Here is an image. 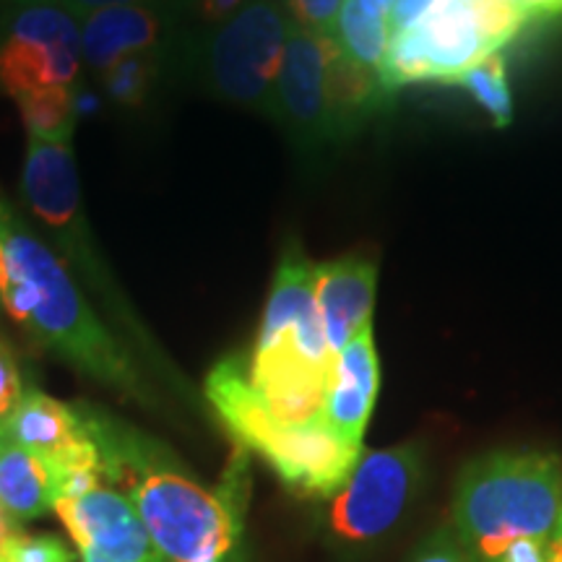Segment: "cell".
<instances>
[{"label": "cell", "mask_w": 562, "mask_h": 562, "mask_svg": "<svg viewBox=\"0 0 562 562\" xmlns=\"http://www.w3.org/2000/svg\"><path fill=\"white\" fill-rule=\"evenodd\" d=\"M0 307L42 347L112 389L144 396L121 344L83 300L66 263L0 193Z\"/></svg>", "instance_id": "cell-1"}, {"label": "cell", "mask_w": 562, "mask_h": 562, "mask_svg": "<svg viewBox=\"0 0 562 562\" xmlns=\"http://www.w3.org/2000/svg\"><path fill=\"white\" fill-rule=\"evenodd\" d=\"M560 516L562 463L552 453H490L459 476L453 533L472 562H495L521 539H547Z\"/></svg>", "instance_id": "cell-2"}, {"label": "cell", "mask_w": 562, "mask_h": 562, "mask_svg": "<svg viewBox=\"0 0 562 562\" xmlns=\"http://www.w3.org/2000/svg\"><path fill=\"white\" fill-rule=\"evenodd\" d=\"M206 398L243 451L258 453L302 497H336L349 482L362 448L349 446L326 419L284 425L252 389L248 368L227 357L206 378Z\"/></svg>", "instance_id": "cell-3"}, {"label": "cell", "mask_w": 562, "mask_h": 562, "mask_svg": "<svg viewBox=\"0 0 562 562\" xmlns=\"http://www.w3.org/2000/svg\"><path fill=\"white\" fill-rule=\"evenodd\" d=\"M248 463L243 448L224 482L206 490L175 472H149L131 484V501L165 562L224 560L243 529Z\"/></svg>", "instance_id": "cell-4"}, {"label": "cell", "mask_w": 562, "mask_h": 562, "mask_svg": "<svg viewBox=\"0 0 562 562\" xmlns=\"http://www.w3.org/2000/svg\"><path fill=\"white\" fill-rule=\"evenodd\" d=\"M292 21L273 0H250L224 21L206 47V81L222 100L277 110V79Z\"/></svg>", "instance_id": "cell-5"}, {"label": "cell", "mask_w": 562, "mask_h": 562, "mask_svg": "<svg viewBox=\"0 0 562 562\" xmlns=\"http://www.w3.org/2000/svg\"><path fill=\"white\" fill-rule=\"evenodd\" d=\"M81 68V19L53 0H11L0 30V89L11 97L70 89Z\"/></svg>", "instance_id": "cell-6"}, {"label": "cell", "mask_w": 562, "mask_h": 562, "mask_svg": "<svg viewBox=\"0 0 562 562\" xmlns=\"http://www.w3.org/2000/svg\"><path fill=\"white\" fill-rule=\"evenodd\" d=\"M21 193L32 214L53 232L60 250L87 273L97 292L115 290L97 256L83 216L79 170H76L70 140H37L26 144Z\"/></svg>", "instance_id": "cell-7"}, {"label": "cell", "mask_w": 562, "mask_h": 562, "mask_svg": "<svg viewBox=\"0 0 562 562\" xmlns=\"http://www.w3.org/2000/svg\"><path fill=\"white\" fill-rule=\"evenodd\" d=\"M419 467L422 453L414 442L360 456L349 482L334 497L331 529L349 542L383 537L404 516Z\"/></svg>", "instance_id": "cell-8"}, {"label": "cell", "mask_w": 562, "mask_h": 562, "mask_svg": "<svg viewBox=\"0 0 562 562\" xmlns=\"http://www.w3.org/2000/svg\"><path fill=\"white\" fill-rule=\"evenodd\" d=\"M339 53L334 37L292 24L286 34L284 60L277 79V110L292 133L307 144L336 138L331 102H328V68Z\"/></svg>", "instance_id": "cell-9"}, {"label": "cell", "mask_w": 562, "mask_h": 562, "mask_svg": "<svg viewBox=\"0 0 562 562\" xmlns=\"http://www.w3.org/2000/svg\"><path fill=\"white\" fill-rule=\"evenodd\" d=\"M55 513L83 562H165L154 550L136 505L121 492L100 487L79 501H58Z\"/></svg>", "instance_id": "cell-10"}, {"label": "cell", "mask_w": 562, "mask_h": 562, "mask_svg": "<svg viewBox=\"0 0 562 562\" xmlns=\"http://www.w3.org/2000/svg\"><path fill=\"white\" fill-rule=\"evenodd\" d=\"M378 389H381V362L372 344V328H364L334 357L326 402H323V419L349 446L362 448V435L375 406Z\"/></svg>", "instance_id": "cell-11"}, {"label": "cell", "mask_w": 562, "mask_h": 562, "mask_svg": "<svg viewBox=\"0 0 562 562\" xmlns=\"http://www.w3.org/2000/svg\"><path fill=\"white\" fill-rule=\"evenodd\" d=\"M378 269L364 258H341L315 266V305L334 357L370 328Z\"/></svg>", "instance_id": "cell-12"}, {"label": "cell", "mask_w": 562, "mask_h": 562, "mask_svg": "<svg viewBox=\"0 0 562 562\" xmlns=\"http://www.w3.org/2000/svg\"><path fill=\"white\" fill-rule=\"evenodd\" d=\"M170 19L146 3L112 5L81 19V60L104 74L117 60L136 53H157L167 47Z\"/></svg>", "instance_id": "cell-13"}, {"label": "cell", "mask_w": 562, "mask_h": 562, "mask_svg": "<svg viewBox=\"0 0 562 562\" xmlns=\"http://www.w3.org/2000/svg\"><path fill=\"white\" fill-rule=\"evenodd\" d=\"M412 32L432 81L456 83L469 68L492 55L476 26L472 0H435Z\"/></svg>", "instance_id": "cell-14"}, {"label": "cell", "mask_w": 562, "mask_h": 562, "mask_svg": "<svg viewBox=\"0 0 562 562\" xmlns=\"http://www.w3.org/2000/svg\"><path fill=\"white\" fill-rule=\"evenodd\" d=\"M5 440L16 442L26 451L53 459L76 440L87 438L89 427L81 412L47 396L42 391H26L16 412L3 425Z\"/></svg>", "instance_id": "cell-15"}, {"label": "cell", "mask_w": 562, "mask_h": 562, "mask_svg": "<svg viewBox=\"0 0 562 562\" xmlns=\"http://www.w3.org/2000/svg\"><path fill=\"white\" fill-rule=\"evenodd\" d=\"M0 508L13 524L55 508V480L42 456L0 440Z\"/></svg>", "instance_id": "cell-16"}, {"label": "cell", "mask_w": 562, "mask_h": 562, "mask_svg": "<svg viewBox=\"0 0 562 562\" xmlns=\"http://www.w3.org/2000/svg\"><path fill=\"white\" fill-rule=\"evenodd\" d=\"M334 42L349 63L381 74L391 42L389 19L370 16L368 11L360 9L357 0H347L339 13V21H336Z\"/></svg>", "instance_id": "cell-17"}, {"label": "cell", "mask_w": 562, "mask_h": 562, "mask_svg": "<svg viewBox=\"0 0 562 562\" xmlns=\"http://www.w3.org/2000/svg\"><path fill=\"white\" fill-rule=\"evenodd\" d=\"M16 108L30 138L70 140L76 128L74 89H45L19 97Z\"/></svg>", "instance_id": "cell-18"}, {"label": "cell", "mask_w": 562, "mask_h": 562, "mask_svg": "<svg viewBox=\"0 0 562 562\" xmlns=\"http://www.w3.org/2000/svg\"><path fill=\"white\" fill-rule=\"evenodd\" d=\"M161 60L165 50L157 53H136L128 58L117 60L104 74H100L104 94L121 108H140L151 97L161 74Z\"/></svg>", "instance_id": "cell-19"}, {"label": "cell", "mask_w": 562, "mask_h": 562, "mask_svg": "<svg viewBox=\"0 0 562 562\" xmlns=\"http://www.w3.org/2000/svg\"><path fill=\"white\" fill-rule=\"evenodd\" d=\"M474 97V102L487 112L495 125H508L513 121V97L508 87V68L501 53H492L487 58L469 68L467 74L456 81Z\"/></svg>", "instance_id": "cell-20"}, {"label": "cell", "mask_w": 562, "mask_h": 562, "mask_svg": "<svg viewBox=\"0 0 562 562\" xmlns=\"http://www.w3.org/2000/svg\"><path fill=\"white\" fill-rule=\"evenodd\" d=\"M472 9L490 53H501V47L508 45L529 21L516 0H472Z\"/></svg>", "instance_id": "cell-21"}, {"label": "cell", "mask_w": 562, "mask_h": 562, "mask_svg": "<svg viewBox=\"0 0 562 562\" xmlns=\"http://www.w3.org/2000/svg\"><path fill=\"white\" fill-rule=\"evenodd\" d=\"M74 554L53 533H11L0 562H70Z\"/></svg>", "instance_id": "cell-22"}, {"label": "cell", "mask_w": 562, "mask_h": 562, "mask_svg": "<svg viewBox=\"0 0 562 562\" xmlns=\"http://www.w3.org/2000/svg\"><path fill=\"white\" fill-rule=\"evenodd\" d=\"M344 3L347 0H286V9L292 11L294 24L302 30L334 37Z\"/></svg>", "instance_id": "cell-23"}, {"label": "cell", "mask_w": 562, "mask_h": 562, "mask_svg": "<svg viewBox=\"0 0 562 562\" xmlns=\"http://www.w3.org/2000/svg\"><path fill=\"white\" fill-rule=\"evenodd\" d=\"M21 398H24V383H21L19 362L9 341L0 336V425L9 422Z\"/></svg>", "instance_id": "cell-24"}, {"label": "cell", "mask_w": 562, "mask_h": 562, "mask_svg": "<svg viewBox=\"0 0 562 562\" xmlns=\"http://www.w3.org/2000/svg\"><path fill=\"white\" fill-rule=\"evenodd\" d=\"M412 562H472V560H469L467 550H463L459 539H456V533L448 529V526H442V529L435 531L432 537L419 547Z\"/></svg>", "instance_id": "cell-25"}, {"label": "cell", "mask_w": 562, "mask_h": 562, "mask_svg": "<svg viewBox=\"0 0 562 562\" xmlns=\"http://www.w3.org/2000/svg\"><path fill=\"white\" fill-rule=\"evenodd\" d=\"M432 3L435 0H393L391 11H389L391 37L393 34H402L406 30H412V26L432 9Z\"/></svg>", "instance_id": "cell-26"}, {"label": "cell", "mask_w": 562, "mask_h": 562, "mask_svg": "<svg viewBox=\"0 0 562 562\" xmlns=\"http://www.w3.org/2000/svg\"><path fill=\"white\" fill-rule=\"evenodd\" d=\"M547 539H521V542L510 544L495 562H547Z\"/></svg>", "instance_id": "cell-27"}, {"label": "cell", "mask_w": 562, "mask_h": 562, "mask_svg": "<svg viewBox=\"0 0 562 562\" xmlns=\"http://www.w3.org/2000/svg\"><path fill=\"white\" fill-rule=\"evenodd\" d=\"M53 3H60L63 9L76 13L79 19H87L89 13L112 9V5H133V3H146V0H53Z\"/></svg>", "instance_id": "cell-28"}, {"label": "cell", "mask_w": 562, "mask_h": 562, "mask_svg": "<svg viewBox=\"0 0 562 562\" xmlns=\"http://www.w3.org/2000/svg\"><path fill=\"white\" fill-rule=\"evenodd\" d=\"M245 5V0H199V13L209 21H229Z\"/></svg>", "instance_id": "cell-29"}, {"label": "cell", "mask_w": 562, "mask_h": 562, "mask_svg": "<svg viewBox=\"0 0 562 562\" xmlns=\"http://www.w3.org/2000/svg\"><path fill=\"white\" fill-rule=\"evenodd\" d=\"M516 3L526 13V19L560 16L562 13V0H516Z\"/></svg>", "instance_id": "cell-30"}, {"label": "cell", "mask_w": 562, "mask_h": 562, "mask_svg": "<svg viewBox=\"0 0 562 562\" xmlns=\"http://www.w3.org/2000/svg\"><path fill=\"white\" fill-rule=\"evenodd\" d=\"M547 562H562V516L547 539Z\"/></svg>", "instance_id": "cell-31"}, {"label": "cell", "mask_w": 562, "mask_h": 562, "mask_svg": "<svg viewBox=\"0 0 562 562\" xmlns=\"http://www.w3.org/2000/svg\"><path fill=\"white\" fill-rule=\"evenodd\" d=\"M357 3H360V9L368 11L370 16L389 19V11H391L393 0H357Z\"/></svg>", "instance_id": "cell-32"}, {"label": "cell", "mask_w": 562, "mask_h": 562, "mask_svg": "<svg viewBox=\"0 0 562 562\" xmlns=\"http://www.w3.org/2000/svg\"><path fill=\"white\" fill-rule=\"evenodd\" d=\"M11 518L9 516H5V510L3 508H0V552H3V547H5V542H9V539H11Z\"/></svg>", "instance_id": "cell-33"}, {"label": "cell", "mask_w": 562, "mask_h": 562, "mask_svg": "<svg viewBox=\"0 0 562 562\" xmlns=\"http://www.w3.org/2000/svg\"><path fill=\"white\" fill-rule=\"evenodd\" d=\"M224 560H227V558H224ZM224 560H201V562H224Z\"/></svg>", "instance_id": "cell-34"}, {"label": "cell", "mask_w": 562, "mask_h": 562, "mask_svg": "<svg viewBox=\"0 0 562 562\" xmlns=\"http://www.w3.org/2000/svg\"><path fill=\"white\" fill-rule=\"evenodd\" d=\"M5 438V435H3V425H0V440H3Z\"/></svg>", "instance_id": "cell-35"}]
</instances>
